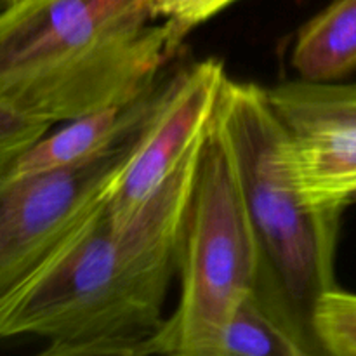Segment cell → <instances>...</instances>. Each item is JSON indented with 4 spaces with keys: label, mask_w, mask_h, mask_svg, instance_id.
<instances>
[{
    "label": "cell",
    "mask_w": 356,
    "mask_h": 356,
    "mask_svg": "<svg viewBox=\"0 0 356 356\" xmlns=\"http://www.w3.org/2000/svg\"><path fill=\"white\" fill-rule=\"evenodd\" d=\"M236 0H159L156 10L186 38L193 28L214 17Z\"/></svg>",
    "instance_id": "obj_14"
},
{
    "label": "cell",
    "mask_w": 356,
    "mask_h": 356,
    "mask_svg": "<svg viewBox=\"0 0 356 356\" xmlns=\"http://www.w3.org/2000/svg\"><path fill=\"white\" fill-rule=\"evenodd\" d=\"M159 0H16L0 13V104L47 122L125 106L184 37Z\"/></svg>",
    "instance_id": "obj_2"
},
{
    "label": "cell",
    "mask_w": 356,
    "mask_h": 356,
    "mask_svg": "<svg viewBox=\"0 0 356 356\" xmlns=\"http://www.w3.org/2000/svg\"><path fill=\"white\" fill-rule=\"evenodd\" d=\"M320 353L356 356V294L332 287L318 296L309 318Z\"/></svg>",
    "instance_id": "obj_12"
},
{
    "label": "cell",
    "mask_w": 356,
    "mask_h": 356,
    "mask_svg": "<svg viewBox=\"0 0 356 356\" xmlns=\"http://www.w3.org/2000/svg\"><path fill=\"white\" fill-rule=\"evenodd\" d=\"M318 348L278 306L254 289L238 305L205 356H308Z\"/></svg>",
    "instance_id": "obj_9"
},
{
    "label": "cell",
    "mask_w": 356,
    "mask_h": 356,
    "mask_svg": "<svg viewBox=\"0 0 356 356\" xmlns=\"http://www.w3.org/2000/svg\"><path fill=\"white\" fill-rule=\"evenodd\" d=\"M263 268L235 160L216 111L202 141L181 228V296L153 341L152 355L205 356Z\"/></svg>",
    "instance_id": "obj_4"
},
{
    "label": "cell",
    "mask_w": 356,
    "mask_h": 356,
    "mask_svg": "<svg viewBox=\"0 0 356 356\" xmlns=\"http://www.w3.org/2000/svg\"><path fill=\"white\" fill-rule=\"evenodd\" d=\"M202 141L131 221L113 222L104 204L3 296L0 341L40 337L45 356L152 355Z\"/></svg>",
    "instance_id": "obj_1"
},
{
    "label": "cell",
    "mask_w": 356,
    "mask_h": 356,
    "mask_svg": "<svg viewBox=\"0 0 356 356\" xmlns=\"http://www.w3.org/2000/svg\"><path fill=\"white\" fill-rule=\"evenodd\" d=\"M268 96L292 131L325 122H355L356 82L291 80L270 87Z\"/></svg>",
    "instance_id": "obj_11"
},
{
    "label": "cell",
    "mask_w": 356,
    "mask_h": 356,
    "mask_svg": "<svg viewBox=\"0 0 356 356\" xmlns=\"http://www.w3.org/2000/svg\"><path fill=\"white\" fill-rule=\"evenodd\" d=\"M289 165L309 214L339 238L341 218L356 198V124L325 122L292 131Z\"/></svg>",
    "instance_id": "obj_7"
},
{
    "label": "cell",
    "mask_w": 356,
    "mask_h": 356,
    "mask_svg": "<svg viewBox=\"0 0 356 356\" xmlns=\"http://www.w3.org/2000/svg\"><path fill=\"white\" fill-rule=\"evenodd\" d=\"M139 131L90 162L0 179V299L106 204Z\"/></svg>",
    "instance_id": "obj_5"
},
{
    "label": "cell",
    "mask_w": 356,
    "mask_h": 356,
    "mask_svg": "<svg viewBox=\"0 0 356 356\" xmlns=\"http://www.w3.org/2000/svg\"><path fill=\"white\" fill-rule=\"evenodd\" d=\"M355 204H356V198H355Z\"/></svg>",
    "instance_id": "obj_16"
},
{
    "label": "cell",
    "mask_w": 356,
    "mask_h": 356,
    "mask_svg": "<svg viewBox=\"0 0 356 356\" xmlns=\"http://www.w3.org/2000/svg\"><path fill=\"white\" fill-rule=\"evenodd\" d=\"M218 118L259 240L263 268L256 289L313 339V305L337 287L339 238L320 226L296 190L289 165L292 129L264 87L233 79L226 80Z\"/></svg>",
    "instance_id": "obj_3"
},
{
    "label": "cell",
    "mask_w": 356,
    "mask_h": 356,
    "mask_svg": "<svg viewBox=\"0 0 356 356\" xmlns=\"http://www.w3.org/2000/svg\"><path fill=\"white\" fill-rule=\"evenodd\" d=\"M291 65L301 80L341 82L356 72V0H334L298 31Z\"/></svg>",
    "instance_id": "obj_10"
},
{
    "label": "cell",
    "mask_w": 356,
    "mask_h": 356,
    "mask_svg": "<svg viewBox=\"0 0 356 356\" xmlns=\"http://www.w3.org/2000/svg\"><path fill=\"white\" fill-rule=\"evenodd\" d=\"M228 79L222 61L207 58L183 66L163 82L155 108L108 195L106 212L113 222L131 221L197 148L218 111Z\"/></svg>",
    "instance_id": "obj_6"
},
{
    "label": "cell",
    "mask_w": 356,
    "mask_h": 356,
    "mask_svg": "<svg viewBox=\"0 0 356 356\" xmlns=\"http://www.w3.org/2000/svg\"><path fill=\"white\" fill-rule=\"evenodd\" d=\"M51 127L47 122L35 120L0 104V179Z\"/></svg>",
    "instance_id": "obj_13"
},
{
    "label": "cell",
    "mask_w": 356,
    "mask_h": 356,
    "mask_svg": "<svg viewBox=\"0 0 356 356\" xmlns=\"http://www.w3.org/2000/svg\"><path fill=\"white\" fill-rule=\"evenodd\" d=\"M13 2H16V0H0V13H3Z\"/></svg>",
    "instance_id": "obj_15"
},
{
    "label": "cell",
    "mask_w": 356,
    "mask_h": 356,
    "mask_svg": "<svg viewBox=\"0 0 356 356\" xmlns=\"http://www.w3.org/2000/svg\"><path fill=\"white\" fill-rule=\"evenodd\" d=\"M163 82H159L138 101L106 108L66 122L54 134L38 139L16 162L13 172L31 174L66 169L90 162L124 145L148 120Z\"/></svg>",
    "instance_id": "obj_8"
}]
</instances>
